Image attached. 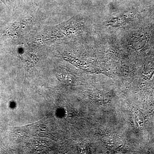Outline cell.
<instances>
[{"label": "cell", "instance_id": "1", "mask_svg": "<svg viewBox=\"0 0 154 154\" xmlns=\"http://www.w3.org/2000/svg\"><path fill=\"white\" fill-rule=\"evenodd\" d=\"M19 55L24 64L26 72L30 71L38 62V58L33 53L28 52L23 54L22 53H19Z\"/></svg>", "mask_w": 154, "mask_h": 154}, {"label": "cell", "instance_id": "2", "mask_svg": "<svg viewBox=\"0 0 154 154\" xmlns=\"http://www.w3.org/2000/svg\"><path fill=\"white\" fill-rule=\"evenodd\" d=\"M8 8L9 11L14 12L19 4L20 0H0Z\"/></svg>", "mask_w": 154, "mask_h": 154}, {"label": "cell", "instance_id": "3", "mask_svg": "<svg viewBox=\"0 0 154 154\" xmlns=\"http://www.w3.org/2000/svg\"><path fill=\"white\" fill-rule=\"evenodd\" d=\"M6 23V22L5 21H2V20H0V28L2 27L3 25H5Z\"/></svg>", "mask_w": 154, "mask_h": 154}]
</instances>
